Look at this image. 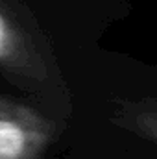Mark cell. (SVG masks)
<instances>
[{"label": "cell", "mask_w": 157, "mask_h": 159, "mask_svg": "<svg viewBox=\"0 0 157 159\" xmlns=\"http://www.w3.org/2000/svg\"><path fill=\"white\" fill-rule=\"evenodd\" d=\"M24 146L26 139L22 129L9 120H0V159H19Z\"/></svg>", "instance_id": "1"}, {"label": "cell", "mask_w": 157, "mask_h": 159, "mask_svg": "<svg viewBox=\"0 0 157 159\" xmlns=\"http://www.w3.org/2000/svg\"><path fill=\"white\" fill-rule=\"evenodd\" d=\"M0 46H2V22H0Z\"/></svg>", "instance_id": "2"}]
</instances>
